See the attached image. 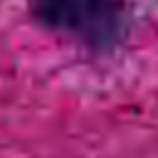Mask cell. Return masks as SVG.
Masks as SVG:
<instances>
[{
  "label": "cell",
  "mask_w": 158,
  "mask_h": 158,
  "mask_svg": "<svg viewBox=\"0 0 158 158\" xmlns=\"http://www.w3.org/2000/svg\"><path fill=\"white\" fill-rule=\"evenodd\" d=\"M30 20L94 57L114 54L133 27L128 0H27Z\"/></svg>",
  "instance_id": "1"
}]
</instances>
